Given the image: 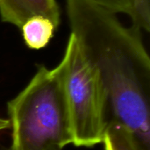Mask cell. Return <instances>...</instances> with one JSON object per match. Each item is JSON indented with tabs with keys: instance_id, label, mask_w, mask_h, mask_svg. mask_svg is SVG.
I'll return each mask as SVG.
<instances>
[{
	"instance_id": "3957f363",
	"label": "cell",
	"mask_w": 150,
	"mask_h": 150,
	"mask_svg": "<svg viewBox=\"0 0 150 150\" xmlns=\"http://www.w3.org/2000/svg\"><path fill=\"white\" fill-rule=\"evenodd\" d=\"M65 67L62 89L67 105L72 144L93 147L102 142L110 121L108 97L95 67L70 34L62 57Z\"/></svg>"
},
{
	"instance_id": "5b68a950",
	"label": "cell",
	"mask_w": 150,
	"mask_h": 150,
	"mask_svg": "<svg viewBox=\"0 0 150 150\" xmlns=\"http://www.w3.org/2000/svg\"><path fill=\"white\" fill-rule=\"evenodd\" d=\"M56 28L57 26L51 19L41 15L30 17L20 27L26 46L32 49L45 47Z\"/></svg>"
},
{
	"instance_id": "8992f818",
	"label": "cell",
	"mask_w": 150,
	"mask_h": 150,
	"mask_svg": "<svg viewBox=\"0 0 150 150\" xmlns=\"http://www.w3.org/2000/svg\"><path fill=\"white\" fill-rule=\"evenodd\" d=\"M101 143L105 150H148L132 130L115 120L109 121Z\"/></svg>"
},
{
	"instance_id": "7a4b0ae2",
	"label": "cell",
	"mask_w": 150,
	"mask_h": 150,
	"mask_svg": "<svg viewBox=\"0 0 150 150\" xmlns=\"http://www.w3.org/2000/svg\"><path fill=\"white\" fill-rule=\"evenodd\" d=\"M65 62L39 68L28 84L7 103L10 150H62L72 134L62 89Z\"/></svg>"
},
{
	"instance_id": "6da1fadb",
	"label": "cell",
	"mask_w": 150,
	"mask_h": 150,
	"mask_svg": "<svg viewBox=\"0 0 150 150\" xmlns=\"http://www.w3.org/2000/svg\"><path fill=\"white\" fill-rule=\"evenodd\" d=\"M71 33L98 70L110 120L132 130L150 150V59L140 31L90 0H66Z\"/></svg>"
},
{
	"instance_id": "ba28073f",
	"label": "cell",
	"mask_w": 150,
	"mask_h": 150,
	"mask_svg": "<svg viewBox=\"0 0 150 150\" xmlns=\"http://www.w3.org/2000/svg\"><path fill=\"white\" fill-rule=\"evenodd\" d=\"M96 4L113 12L124 13L131 18L134 15V0H90Z\"/></svg>"
},
{
	"instance_id": "52a82bcc",
	"label": "cell",
	"mask_w": 150,
	"mask_h": 150,
	"mask_svg": "<svg viewBox=\"0 0 150 150\" xmlns=\"http://www.w3.org/2000/svg\"><path fill=\"white\" fill-rule=\"evenodd\" d=\"M134 28L150 31V0H134V15L132 17Z\"/></svg>"
},
{
	"instance_id": "9c48e42d",
	"label": "cell",
	"mask_w": 150,
	"mask_h": 150,
	"mask_svg": "<svg viewBox=\"0 0 150 150\" xmlns=\"http://www.w3.org/2000/svg\"><path fill=\"white\" fill-rule=\"evenodd\" d=\"M10 127V123L8 119L0 118V132L5 129H8Z\"/></svg>"
},
{
	"instance_id": "277c9868",
	"label": "cell",
	"mask_w": 150,
	"mask_h": 150,
	"mask_svg": "<svg viewBox=\"0 0 150 150\" xmlns=\"http://www.w3.org/2000/svg\"><path fill=\"white\" fill-rule=\"evenodd\" d=\"M41 15L58 26L60 9L56 0H0V16L4 22L20 28L30 17Z\"/></svg>"
}]
</instances>
